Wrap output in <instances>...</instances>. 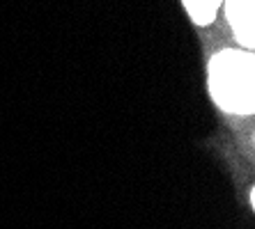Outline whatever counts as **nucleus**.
I'll return each instance as SVG.
<instances>
[{
  "label": "nucleus",
  "mask_w": 255,
  "mask_h": 229,
  "mask_svg": "<svg viewBox=\"0 0 255 229\" xmlns=\"http://www.w3.org/2000/svg\"><path fill=\"white\" fill-rule=\"evenodd\" d=\"M214 101L232 115H251L255 106V60L251 51H223L209 65Z\"/></svg>",
  "instance_id": "obj_1"
},
{
  "label": "nucleus",
  "mask_w": 255,
  "mask_h": 229,
  "mask_svg": "<svg viewBox=\"0 0 255 229\" xmlns=\"http://www.w3.org/2000/svg\"><path fill=\"white\" fill-rule=\"evenodd\" d=\"M255 0H226V14L235 37L242 46L251 51L255 44Z\"/></svg>",
  "instance_id": "obj_2"
},
{
  "label": "nucleus",
  "mask_w": 255,
  "mask_h": 229,
  "mask_svg": "<svg viewBox=\"0 0 255 229\" xmlns=\"http://www.w3.org/2000/svg\"><path fill=\"white\" fill-rule=\"evenodd\" d=\"M221 5H223V0H184V7H186V12H189V16L200 25L212 23Z\"/></svg>",
  "instance_id": "obj_3"
}]
</instances>
